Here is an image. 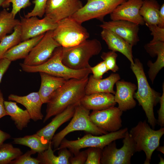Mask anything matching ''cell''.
<instances>
[{
	"instance_id": "cell-4",
	"label": "cell",
	"mask_w": 164,
	"mask_h": 164,
	"mask_svg": "<svg viewBox=\"0 0 164 164\" xmlns=\"http://www.w3.org/2000/svg\"><path fill=\"white\" fill-rule=\"evenodd\" d=\"M102 49L100 42L96 39H87L72 46L62 47V62L74 70L89 69L90 59L99 54Z\"/></svg>"
},
{
	"instance_id": "cell-48",
	"label": "cell",
	"mask_w": 164,
	"mask_h": 164,
	"mask_svg": "<svg viewBox=\"0 0 164 164\" xmlns=\"http://www.w3.org/2000/svg\"><path fill=\"white\" fill-rule=\"evenodd\" d=\"M6 0H0V7L2 6L4 2Z\"/></svg>"
},
{
	"instance_id": "cell-14",
	"label": "cell",
	"mask_w": 164,
	"mask_h": 164,
	"mask_svg": "<svg viewBox=\"0 0 164 164\" xmlns=\"http://www.w3.org/2000/svg\"><path fill=\"white\" fill-rule=\"evenodd\" d=\"M19 25L22 41L53 30L57 26V23L46 16L42 19L36 16L29 18L21 17Z\"/></svg>"
},
{
	"instance_id": "cell-8",
	"label": "cell",
	"mask_w": 164,
	"mask_h": 164,
	"mask_svg": "<svg viewBox=\"0 0 164 164\" xmlns=\"http://www.w3.org/2000/svg\"><path fill=\"white\" fill-rule=\"evenodd\" d=\"M53 36L61 46L69 47L88 39L90 35L81 24L69 17L57 23V26L53 30Z\"/></svg>"
},
{
	"instance_id": "cell-25",
	"label": "cell",
	"mask_w": 164,
	"mask_h": 164,
	"mask_svg": "<svg viewBox=\"0 0 164 164\" xmlns=\"http://www.w3.org/2000/svg\"><path fill=\"white\" fill-rule=\"evenodd\" d=\"M44 34L21 41L7 51L2 58L6 59L11 62L20 59H24L42 39Z\"/></svg>"
},
{
	"instance_id": "cell-24",
	"label": "cell",
	"mask_w": 164,
	"mask_h": 164,
	"mask_svg": "<svg viewBox=\"0 0 164 164\" xmlns=\"http://www.w3.org/2000/svg\"><path fill=\"white\" fill-rule=\"evenodd\" d=\"M39 73L41 83L38 92L43 104L47 103L54 92L67 80L45 73Z\"/></svg>"
},
{
	"instance_id": "cell-16",
	"label": "cell",
	"mask_w": 164,
	"mask_h": 164,
	"mask_svg": "<svg viewBox=\"0 0 164 164\" xmlns=\"http://www.w3.org/2000/svg\"><path fill=\"white\" fill-rule=\"evenodd\" d=\"M143 0H127L110 14L111 20H124L143 26L145 22L139 11Z\"/></svg>"
},
{
	"instance_id": "cell-39",
	"label": "cell",
	"mask_w": 164,
	"mask_h": 164,
	"mask_svg": "<svg viewBox=\"0 0 164 164\" xmlns=\"http://www.w3.org/2000/svg\"><path fill=\"white\" fill-rule=\"evenodd\" d=\"M93 76L96 79H102L103 75L108 70L104 61L101 62L95 66L90 67Z\"/></svg>"
},
{
	"instance_id": "cell-30",
	"label": "cell",
	"mask_w": 164,
	"mask_h": 164,
	"mask_svg": "<svg viewBox=\"0 0 164 164\" xmlns=\"http://www.w3.org/2000/svg\"><path fill=\"white\" fill-rule=\"evenodd\" d=\"M20 24V20L16 19L11 12L4 9L0 12V41L7 34Z\"/></svg>"
},
{
	"instance_id": "cell-19",
	"label": "cell",
	"mask_w": 164,
	"mask_h": 164,
	"mask_svg": "<svg viewBox=\"0 0 164 164\" xmlns=\"http://www.w3.org/2000/svg\"><path fill=\"white\" fill-rule=\"evenodd\" d=\"M102 39L105 41L108 48L111 50L118 52L124 55L134 63L132 55L133 46L122 37L108 29H103L101 33Z\"/></svg>"
},
{
	"instance_id": "cell-9",
	"label": "cell",
	"mask_w": 164,
	"mask_h": 164,
	"mask_svg": "<svg viewBox=\"0 0 164 164\" xmlns=\"http://www.w3.org/2000/svg\"><path fill=\"white\" fill-rule=\"evenodd\" d=\"M127 0H87L84 5L71 17L80 24L96 19L103 22L119 5Z\"/></svg>"
},
{
	"instance_id": "cell-43",
	"label": "cell",
	"mask_w": 164,
	"mask_h": 164,
	"mask_svg": "<svg viewBox=\"0 0 164 164\" xmlns=\"http://www.w3.org/2000/svg\"><path fill=\"white\" fill-rule=\"evenodd\" d=\"M4 101L2 93L0 90V119L7 115L4 106Z\"/></svg>"
},
{
	"instance_id": "cell-34",
	"label": "cell",
	"mask_w": 164,
	"mask_h": 164,
	"mask_svg": "<svg viewBox=\"0 0 164 164\" xmlns=\"http://www.w3.org/2000/svg\"><path fill=\"white\" fill-rule=\"evenodd\" d=\"M48 0H34L32 3L34 6L33 9L25 15L24 17L29 18L36 16L42 18L45 14V9Z\"/></svg>"
},
{
	"instance_id": "cell-40",
	"label": "cell",
	"mask_w": 164,
	"mask_h": 164,
	"mask_svg": "<svg viewBox=\"0 0 164 164\" xmlns=\"http://www.w3.org/2000/svg\"><path fill=\"white\" fill-rule=\"evenodd\" d=\"M162 93L161 95L159 102L160 107L158 111V119L157 123L161 127L164 126V84L163 83L162 85Z\"/></svg>"
},
{
	"instance_id": "cell-1",
	"label": "cell",
	"mask_w": 164,
	"mask_h": 164,
	"mask_svg": "<svg viewBox=\"0 0 164 164\" xmlns=\"http://www.w3.org/2000/svg\"><path fill=\"white\" fill-rule=\"evenodd\" d=\"M88 79V77L80 79H70L58 88L47 103L46 114L43 122L69 106L80 103L86 95L85 88Z\"/></svg>"
},
{
	"instance_id": "cell-13",
	"label": "cell",
	"mask_w": 164,
	"mask_h": 164,
	"mask_svg": "<svg viewBox=\"0 0 164 164\" xmlns=\"http://www.w3.org/2000/svg\"><path fill=\"white\" fill-rule=\"evenodd\" d=\"M80 0H48L45 16L56 23L72 16L83 6Z\"/></svg>"
},
{
	"instance_id": "cell-27",
	"label": "cell",
	"mask_w": 164,
	"mask_h": 164,
	"mask_svg": "<svg viewBox=\"0 0 164 164\" xmlns=\"http://www.w3.org/2000/svg\"><path fill=\"white\" fill-rule=\"evenodd\" d=\"M51 143L47 149L38 153L37 159L43 164H70V159L72 156L71 153L66 148L61 149L58 155L54 154Z\"/></svg>"
},
{
	"instance_id": "cell-5",
	"label": "cell",
	"mask_w": 164,
	"mask_h": 164,
	"mask_svg": "<svg viewBox=\"0 0 164 164\" xmlns=\"http://www.w3.org/2000/svg\"><path fill=\"white\" fill-rule=\"evenodd\" d=\"M129 133L135 142V152L144 151L146 156L144 164H150L152 154L159 146L164 134V128L155 130L151 128L146 121H140Z\"/></svg>"
},
{
	"instance_id": "cell-11",
	"label": "cell",
	"mask_w": 164,
	"mask_h": 164,
	"mask_svg": "<svg viewBox=\"0 0 164 164\" xmlns=\"http://www.w3.org/2000/svg\"><path fill=\"white\" fill-rule=\"evenodd\" d=\"M61 46L53 36V30L47 31L33 47L22 63L28 66L40 65L46 61L55 50Z\"/></svg>"
},
{
	"instance_id": "cell-41",
	"label": "cell",
	"mask_w": 164,
	"mask_h": 164,
	"mask_svg": "<svg viewBox=\"0 0 164 164\" xmlns=\"http://www.w3.org/2000/svg\"><path fill=\"white\" fill-rule=\"evenodd\" d=\"M74 155L70 159V164H85L87 156L86 150L79 151Z\"/></svg>"
},
{
	"instance_id": "cell-31",
	"label": "cell",
	"mask_w": 164,
	"mask_h": 164,
	"mask_svg": "<svg viewBox=\"0 0 164 164\" xmlns=\"http://www.w3.org/2000/svg\"><path fill=\"white\" fill-rule=\"evenodd\" d=\"M21 42L19 24L16 26L13 32L7 35L0 41V60L2 58L5 53L9 49Z\"/></svg>"
},
{
	"instance_id": "cell-18",
	"label": "cell",
	"mask_w": 164,
	"mask_h": 164,
	"mask_svg": "<svg viewBox=\"0 0 164 164\" xmlns=\"http://www.w3.org/2000/svg\"><path fill=\"white\" fill-rule=\"evenodd\" d=\"M8 98L9 100L15 101L24 106L29 113L31 119L34 121L43 119V115L41 109L43 103L38 92H32L24 96L11 94L9 95Z\"/></svg>"
},
{
	"instance_id": "cell-47",
	"label": "cell",
	"mask_w": 164,
	"mask_h": 164,
	"mask_svg": "<svg viewBox=\"0 0 164 164\" xmlns=\"http://www.w3.org/2000/svg\"><path fill=\"white\" fill-rule=\"evenodd\" d=\"M159 156L160 158V162H159V164H164V159L163 158H162L160 155H159Z\"/></svg>"
},
{
	"instance_id": "cell-45",
	"label": "cell",
	"mask_w": 164,
	"mask_h": 164,
	"mask_svg": "<svg viewBox=\"0 0 164 164\" xmlns=\"http://www.w3.org/2000/svg\"><path fill=\"white\" fill-rule=\"evenodd\" d=\"M10 137V135L9 134L0 129V148L3 144L4 142Z\"/></svg>"
},
{
	"instance_id": "cell-6",
	"label": "cell",
	"mask_w": 164,
	"mask_h": 164,
	"mask_svg": "<svg viewBox=\"0 0 164 164\" xmlns=\"http://www.w3.org/2000/svg\"><path fill=\"white\" fill-rule=\"evenodd\" d=\"M90 110L80 103L75 106V111L70 122L63 129L54 135L52 138L51 143L54 151L59 147L65 137L71 132L84 131L96 135L108 133L98 128L92 122L90 118Z\"/></svg>"
},
{
	"instance_id": "cell-26",
	"label": "cell",
	"mask_w": 164,
	"mask_h": 164,
	"mask_svg": "<svg viewBox=\"0 0 164 164\" xmlns=\"http://www.w3.org/2000/svg\"><path fill=\"white\" fill-rule=\"evenodd\" d=\"M4 104L7 115L10 116L18 129L21 130L27 126L31 118L26 109L20 108L15 101H4Z\"/></svg>"
},
{
	"instance_id": "cell-42",
	"label": "cell",
	"mask_w": 164,
	"mask_h": 164,
	"mask_svg": "<svg viewBox=\"0 0 164 164\" xmlns=\"http://www.w3.org/2000/svg\"><path fill=\"white\" fill-rule=\"evenodd\" d=\"M11 61L4 58L0 60V84L3 76L8 69Z\"/></svg>"
},
{
	"instance_id": "cell-36",
	"label": "cell",
	"mask_w": 164,
	"mask_h": 164,
	"mask_svg": "<svg viewBox=\"0 0 164 164\" xmlns=\"http://www.w3.org/2000/svg\"><path fill=\"white\" fill-rule=\"evenodd\" d=\"M86 151L87 156L85 164H101L102 149L97 147H90Z\"/></svg>"
},
{
	"instance_id": "cell-32",
	"label": "cell",
	"mask_w": 164,
	"mask_h": 164,
	"mask_svg": "<svg viewBox=\"0 0 164 164\" xmlns=\"http://www.w3.org/2000/svg\"><path fill=\"white\" fill-rule=\"evenodd\" d=\"M22 154L20 149L11 144H3L0 148V164L10 163Z\"/></svg>"
},
{
	"instance_id": "cell-35",
	"label": "cell",
	"mask_w": 164,
	"mask_h": 164,
	"mask_svg": "<svg viewBox=\"0 0 164 164\" xmlns=\"http://www.w3.org/2000/svg\"><path fill=\"white\" fill-rule=\"evenodd\" d=\"M10 3L12 5V9L11 12L15 17L21 9L26 8L31 5L30 0H6L2 7L4 8L8 7Z\"/></svg>"
},
{
	"instance_id": "cell-22",
	"label": "cell",
	"mask_w": 164,
	"mask_h": 164,
	"mask_svg": "<svg viewBox=\"0 0 164 164\" xmlns=\"http://www.w3.org/2000/svg\"><path fill=\"white\" fill-rule=\"evenodd\" d=\"M80 103L85 108L93 111L105 109L114 106L116 104L114 94L106 93L85 95Z\"/></svg>"
},
{
	"instance_id": "cell-12",
	"label": "cell",
	"mask_w": 164,
	"mask_h": 164,
	"mask_svg": "<svg viewBox=\"0 0 164 164\" xmlns=\"http://www.w3.org/2000/svg\"><path fill=\"white\" fill-rule=\"evenodd\" d=\"M123 111L113 106L99 111H94L90 114L92 122L97 127L108 132H116L122 127Z\"/></svg>"
},
{
	"instance_id": "cell-20",
	"label": "cell",
	"mask_w": 164,
	"mask_h": 164,
	"mask_svg": "<svg viewBox=\"0 0 164 164\" xmlns=\"http://www.w3.org/2000/svg\"><path fill=\"white\" fill-rule=\"evenodd\" d=\"M146 52L152 57L157 56L155 61L153 63L148 61L149 77L153 84L157 74L164 67V42L158 41L147 43L145 46Z\"/></svg>"
},
{
	"instance_id": "cell-15",
	"label": "cell",
	"mask_w": 164,
	"mask_h": 164,
	"mask_svg": "<svg viewBox=\"0 0 164 164\" xmlns=\"http://www.w3.org/2000/svg\"><path fill=\"white\" fill-rule=\"evenodd\" d=\"M100 27L109 30L119 36L132 46L139 40V25L124 20H111L102 22Z\"/></svg>"
},
{
	"instance_id": "cell-33",
	"label": "cell",
	"mask_w": 164,
	"mask_h": 164,
	"mask_svg": "<svg viewBox=\"0 0 164 164\" xmlns=\"http://www.w3.org/2000/svg\"><path fill=\"white\" fill-rule=\"evenodd\" d=\"M117 56L118 55L116 52L111 50L107 52H103L101 56L108 70L113 72H116L119 69L116 63Z\"/></svg>"
},
{
	"instance_id": "cell-3",
	"label": "cell",
	"mask_w": 164,
	"mask_h": 164,
	"mask_svg": "<svg viewBox=\"0 0 164 164\" xmlns=\"http://www.w3.org/2000/svg\"><path fill=\"white\" fill-rule=\"evenodd\" d=\"M62 47L60 46L55 50L49 59L42 64L30 66L20 63L19 65L22 70L26 72H43L66 80L72 78L82 79L88 77L91 73L90 68L76 70L65 65L62 62Z\"/></svg>"
},
{
	"instance_id": "cell-28",
	"label": "cell",
	"mask_w": 164,
	"mask_h": 164,
	"mask_svg": "<svg viewBox=\"0 0 164 164\" xmlns=\"http://www.w3.org/2000/svg\"><path fill=\"white\" fill-rule=\"evenodd\" d=\"M160 6L156 0H143L139 12L148 27L158 25Z\"/></svg>"
},
{
	"instance_id": "cell-23",
	"label": "cell",
	"mask_w": 164,
	"mask_h": 164,
	"mask_svg": "<svg viewBox=\"0 0 164 164\" xmlns=\"http://www.w3.org/2000/svg\"><path fill=\"white\" fill-rule=\"evenodd\" d=\"M119 74L112 73L104 79H96L92 75L89 77L85 88L86 95L98 93H111L114 94V89L116 82L120 79Z\"/></svg>"
},
{
	"instance_id": "cell-7",
	"label": "cell",
	"mask_w": 164,
	"mask_h": 164,
	"mask_svg": "<svg viewBox=\"0 0 164 164\" xmlns=\"http://www.w3.org/2000/svg\"><path fill=\"white\" fill-rule=\"evenodd\" d=\"M128 131V128H125L115 132L101 135H94L88 133L82 138L75 140H70L64 138L55 151L66 148L75 155L81 149L86 148L97 147L102 150L105 146L112 142L123 138Z\"/></svg>"
},
{
	"instance_id": "cell-46",
	"label": "cell",
	"mask_w": 164,
	"mask_h": 164,
	"mask_svg": "<svg viewBox=\"0 0 164 164\" xmlns=\"http://www.w3.org/2000/svg\"><path fill=\"white\" fill-rule=\"evenodd\" d=\"M157 151H159L163 154H164V146H159L156 149Z\"/></svg>"
},
{
	"instance_id": "cell-38",
	"label": "cell",
	"mask_w": 164,
	"mask_h": 164,
	"mask_svg": "<svg viewBox=\"0 0 164 164\" xmlns=\"http://www.w3.org/2000/svg\"><path fill=\"white\" fill-rule=\"evenodd\" d=\"M153 36V39L150 43L158 41L164 42V28H161L157 25H152L148 27Z\"/></svg>"
},
{
	"instance_id": "cell-21",
	"label": "cell",
	"mask_w": 164,
	"mask_h": 164,
	"mask_svg": "<svg viewBox=\"0 0 164 164\" xmlns=\"http://www.w3.org/2000/svg\"><path fill=\"white\" fill-rule=\"evenodd\" d=\"M76 105L69 106L62 112L55 115L50 123L37 132L36 134L47 141L51 142L58 128L73 117Z\"/></svg>"
},
{
	"instance_id": "cell-17",
	"label": "cell",
	"mask_w": 164,
	"mask_h": 164,
	"mask_svg": "<svg viewBox=\"0 0 164 164\" xmlns=\"http://www.w3.org/2000/svg\"><path fill=\"white\" fill-rule=\"evenodd\" d=\"M115 84L116 91L114 98L115 102L118 104V108L123 112L135 107L136 102L134 95L137 89L136 85L130 82L119 80Z\"/></svg>"
},
{
	"instance_id": "cell-29",
	"label": "cell",
	"mask_w": 164,
	"mask_h": 164,
	"mask_svg": "<svg viewBox=\"0 0 164 164\" xmlns=\"http://www.w3.org/2000/svg\"><path fill=\"white\" fill-rule=\"evenodd\" d=\"M13 143L27 146L36 153H40L47 149L51 142L47 141L36 133L23 137L14 138Z\"/></svg>"
},
{
	"instance_id": "cell-10",
	"label": "cell",
	"mask_w": 164,
	"mask_h": 164,
	"mask_svg": "<svg viewBox=\"0 0 164 164\" xmlns=\"http://www.w3.org/2000/svg\"><path fill=\"white\" fill-rule=\"evenodd\" d=\"M123 146H116L115 141L110 143L102 150L101 164H130L135 151V142L128 131L123 138Z\"/></svg>"
},
{
	"instance_id": "cell-2",
	"label": "cell",
	"mask_w": 164,
	"mask_h": 164,
	"mask_svg": "<svg viewBox=\"0 0 164 164\" xmlns=\"http://www.w3.org/2000/svg\"><path fill=\"white\" fill-rule=\"evenodd\" d=\"M130 68L135 76L137 82L136 92L134 97L138 101L145 112L148 122L154 129L157 120L155 118L154 108L159 102L161 94L150 86L145 74L143 65L139 59L135 58Z\"/></svg>"
},
{
	"instance_id": "cell-44",
	"label": "cell",
	"mask_w": 164,
	"mask_h": 164,
	"mask_svg": "<svg viewBox=\"0 0 164 164\" xmlns=\"http://www.w3.org/2000/svg\"><path fill=\"white\" fill-rule=\"evenodd\" d=\"M157 26L160 28H164V4L160 6L159 12V20Z\"/></svg>"
},
{
	"instance_id": "cell-37",
	"label": "cell",
	"mask_w": 164,
	"mask_h": 164,
	"mask_svg": "<svg viewBox=\"0 0 164 164\" xmlns=\"http://www.w3.org/2000/svg\"><path fill=\"white\" fill-rule=\"evenodd\" d=\"M34 151L31 149L24 154L21 155L10 163L13 164H39L40 162L37 158L31 156L32 154L36 153Z\"/></svg>"
}]
</instances>
